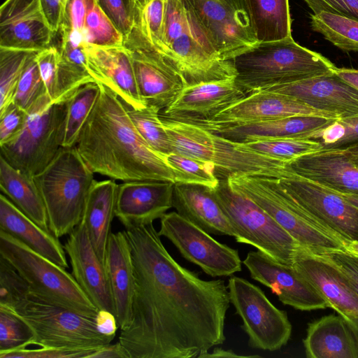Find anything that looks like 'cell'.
<instances>
[{"instance_id":"obj_57","label":"cell","mask_w":358,"mask_h":358,"mask_svg":"<svg viewBox=\"0 0 358 358\" xmlns=\"http://www.w3.org/2000/svg\"><path fill=\"white\" fill-rule=\"evenodd\" d=\"M89 358H129V356L118 341L114 344H107L93 352Z\"/></svg>"},{"instance_id":"obj_10","label":"cell","mask_w":358,"mask_h":358,"mask_svg":"<svg viewBox=\"0 0 358 358\" xmlns=\"http://www.w3.org/2000/svg\"><path fill=\"white\" fill-rule=\"evenodd\" d=\"M213 192L234 229L238 243L250 245L275 262L292 266L299 244L266 211L233 188L227 178L220 179Z\"/></svg>"},{"instance_id":"obj_53","label":"cell","mask_w":358,"mask_h":358,"mask_svg":"<svg viewBox=\"0 0 358 358\" xmlns=\"http://www.w3.org/2000/svg\"><path fill=\"white\" fill-rule=\"evenodd\" d=\"M88 1L67 0L59 29L77 31L82 35Z\"/></svg>"},{"instance_id":"obj_34","label":"cell","mask_w":358,"mask_h":358,"mask_svg":"<svg viewBox=\"0 0 358 358\" xmlns=\"http://www.w3.org/2000/svg\"><path fill=\"white\" fill-rule=\"evenodd\" d=\"M0 189L17 208L42 229H49L45 206L34 176L11 166L0 157Z\"/></svg>"},{"instance_id":"obj_49","label":"cell","mask_w":358,"mask_h":358,"mask_svg":"<svg viewBox=\"0 0 358 358\" xmlns=\"http://www.w3.org/2000/svg\"><path fill=\"white\" fill-rule=\"evenodd\" d=\"M36 61L46 93L55 102L57 95L58 86V48L50 45L38 52Z\"/></svg>"},{"instance_id":"obj_36","label":"cell","mask_w":358,"mask_h":358,"mask_svg":"<svg viewBox=\"0 0 358 358\" xmlns=\"http://www.w3.org/2000/svg\"><path fill=\"white\" fill-rule=\"evenodd\" d=\"M135 24L150 45L173 65L166 39L167 0H135Z\"/></svg>"},{"instance_id":"obj_45","label":"cell","mask_w":358,"mask_h":358,"mask_svg":"<svg viewBox=\"0 0 358 358\" xmlns=\"http://www.w3.org/2000/svg\"><path fill=\"white\" fill-rule=\"evenodd\" d=\"M38 52L34 51L28 58L13 97V103L26 111L46 92L36 61Z\"/></svg>"},{"instance_id":"obj_24","label":"cell","mask_w":358,"mask_h":358,"mask_svg":"<svg viewBox=\"0 0 358 358\" xmlns=\"http://www.w3.org/2000/svg\"><path fill=\"white\" fill-rule=\"evenodd\" d=\"M89 71L95 82L113 90L128 106H147L139 93L132 59L124 45L97 46L85 43Z\"/></svg>"},{"instance_id":"obj_21","label":"cell","mask_w":358,"mask_h":358,"mask_svg":"<svg viewBox=\"0 0 358 358\" xmlns=\"http://www.w3.org/2000/svg\"><path fill=\"white\" fill-rule=\"evenodd\" d=\"M174 185L159 180L123 182L118 185L115 217L125 229L153 223L173 208Z\"/></svg>"},{"instance_id":"obj_22","label":"cell","mask_w":358,"mask_h":358,"mask_svg":"<svg viewBox=\"0 0 358 358\" xmlns=\"http://www.w3.org/2000/svg\"><path fill=\"white\" fill-rule=\"evenodd\" d=\"M176 118L194 123L236 143L273 138H305L336 120L320 116L297 115L259 122L218 124L194 117Z\"/></svg>"},{"instance_id":"obj_3","label":"cell","mask_w":358,"mask_h":358,"mask_svg":"<svg viewBox=\"0 0 358 358\" xmlns=\"http://www.w3.org/2000/svg\"><path fill=\"white\" fill-rule=\"evenodd\" d=\"M231 61L236 73V82L247 95L329 74L336 68L327 57L301 46L292 37L257 43Z\"/></svg>"},{"instance_id":"obj_62","label":"cell","mask_w":358,"mask_h":358,"mask_svg":"<svg viewBox=\"0 0 358 358\" xmlns=\"http://www.w3.org/2000/svg\"><path fill=\"white\" fill-rule=\"evenodd\" d=\"M337 193V192H336ZM358 209V195L338 193Z\"/></svg>"},{"instance_id":"obj_64","label":"cell","mask_w":358,"mask_h":358,"mask_svg":"<svg viewBox=\"0 0 358 358\" xmlns=\"http://www.w3.org/2000/svg\"><path fill=\"white\" fill-rule=\"evenodd\" d=\"M138 1H140V0H138Z\"/></svg>"},{"instance_id":"obj_35","label":"cell","mask_w":358,"mask_h":358,"mask_svg":"<svg viewBox=\"0 0 358 358\" xmlns=\"http://www.w3.org/2000/svg\"><path fill=\"white\" fill-rule=\"evenodd\" d=\"M258 43L292 36L289 0H243Z\"/></svg>"},{"instance_id":"obj_2","label":"cell","mask_w":358,"mask_h":358,"mask_svg":"<svg viewBox=\"0 0 358 358\" xmlns=\"http://www.w3.org/2000/svg\"><path fill=\"white\" fill-rule=\"evenodd\" d=\"M99 85V99L76 145L90 169L123 182L176 183L173 170L140 134L124 101L110 88Z\"/></svg>"},{"instance_id":"obj_50","label":"cell","mask_w":358,"mask_h":358,"mask_svg":"<svg viewBox=\"0 0 358 358\" xmlns=\"http://www.w3.org/2000/svg\"><path fill=\"white\" fill-rule=\"evenodd\" d=\"M98 348L69 349L44 347L34 350L22 348L0 352V358H89L90 355Z\"/></svg>"},{"instance_id":"obj_28","label":"cell","mask_w":358,"mask_h":358,"mask_svg":"<svg viewBox=\"0 0 358 358\" xmlns=\"http://www.w3.org/2000/svg\"><path fill=\"white\" fill-rule=\"evenodd\" d=\"M104 266L112 294L118 327L124 329L131 317L134 288L131 248L125 230L110 232Z\"/></svg>"},{"instance_id":"obj_44","label":"cell","mask_w":358,"mask_h":358,"mask_svg":"<svg viewBox=\"0 0 358 358\" xmlns=\"http://www.w3.org/2000/svg\"><path fill=\"white\" fill-rule=\"evenodd\" d=\"M36 335L29 324L13 309L0 305V352L34 345Z\"/></svg>"},{"instance_id":"obj_4","label":"cell","mask_w":358,"mask_h":358,"mask_svg":"<svg viewBox=\"0 0 358 358\" xmlns=\"http://www.w3.org/2000/svg\"><path fill=\"white\" fill-rule=\"evenodd\" d=\"M161 118L173 152L213 163L217 177L247 174L282 178L293 173L287 162L248 150L191 122Z\"/></svg>"},{"instance_id":"obj_43","label":"cell","mask_w":358,"mask_h":358,"mask_svg":"<svg viewBox=\"0 0 358 358\" xmlns=\"http://www.w3.org/2000/svg\"><path fill=\"white\" fill-rule=\"evenodd\" d=\"M33 52L0 48V113L13 103L17 83Z\"/></svg>"},{"instance_id":"obj_40","label":"cell","mask_w":358,"mask_h":358,"mask_svg":"<svg viewBox=\"0 0 358 358\" xmlns=\"http://www.w3.org/2000/svg\"><path fill=\"white\" fill-rule=\"evenodd\" d=\"M164 159L175 174L176 183L201 185L213 189L219 182L215 166L211 162L176 152Z\"/></svg>"},{"instance_id":"obj_47","label":"cell","mask_w":358,"mask_h":358,"mask_svg":"<svg viewBox=\"0 0 358 358\" xmlns=\"http://www.w3.org/2000/svg\"><path fill=\"white\" fill-rule=\"evenodd\" d=\"M29 294L27 282L6 259L0 256V305L16 310Z\"/></svg>"},{"instance_id":"obj_56","label":"cell","mask_w":358,"mask_h":358,"mask_svg":"<svg viewBox=\"0 0 358 358\" xmlns=\"http://www.w3.org/2000/svg\"><path fill=\"white\" fill-rule=\"evenodd\" d=\"M96 317L99 331L115 337L118 328L115 315L109 311L99 310Z\"/></svg>"},{"instance_id":"obj_54","label":"cell","mask_w":358,"mask_h":358,"mask_svg":"<svg viewBox=\"0 0 358 358\" xmlns=\"http://www.w3.org/2000/svg\"><path fill=\"white\" fill-rule=\"evenodd\" d=\"M317 255L336 264L345 274L358 294V257L345 250L326 251Z\"/></svg>"},{"instance_id":"obj_14","label":"cell","mask_w":358,"mask_h":358,"mask_svg":"<svg viewBox=\"0 0 358 358\" xmlns=\"http://www.w3.org/2000/svg\"><path fill=\"white\" fill-rule=\"evenodd\" d=\"M225 60L257 43L243 0H185Z\"/></svg>"},{"instance_id":"obj_11","label":"cell","mask_w":358,"mask_h":358,"mask_svg":"<svg viewBox=\"0 0 358 358\" xmlns=\"http://www.w3.org/2000/svg\"><path fill=\"white\" fill-rule=\"evenodd\" d=\"M15 311L31 327L36 335L34 345L40 347L98 348L115 338L99 331L96 316L43 301L31 292Z\"/></svg>"},{"instance_id":"obj_63","label":"cell","mask_w":358,"mask_h":358,"mask_svg":"<svg viewBox=\"0 0 358 358\" xmlns=\"http://www.w3.org/2000/svg\"><path fill=\"white\" fill-rule=\"evenodd\" d=\"M357 341H358V338H357Z\"/></svg>"},{"instance_id":"obj_33","label":"cell","mask_w":358,"mask_h":358,"mask_svg":"<svg viewBox=\"0 0 358 358\" xmlns=\"http://www.w3.org/2000/svg\"><path fill=\"white\" fill-rule=\"evenodd\" d=\"M57 95L55 103L66 101L81 86L95 82L91 76L83 36L73 31L59 29Z\"/></svg>"},{"instance_id":"obj_48","label":"cell","mask_w":358,"mask_h":358,"mask_svg":"<svg viewBox=\"0 0 358 358\" xmlns=\"http://www.w3.org/2000/svg\"><path fill=\"white\" fill-rule=\"evenodd\" d=\"M99 6L124 38L135 25V0H97Z\"/></svg>"},{"instance_id":"obj_9","label":"cell","mask_w":358,"mask_h":358,"mask_svg":"<svg viewBox=\"0 0 358 358\" xmlns=\"http://www.w3.org/2000/svg\"><path fill=\"white\" fill-rule=\"evenodd\" d=\"M66 101L55 103L43 94L27 110L21 129L1 145V156L29 175L43 170L62 147Z\"/></svg>"},{"instance_id":"obj_25","label":"cell","mask_w":358,"mask_h":358,"mask_svg":"<svg viewBox=\"0 0 358 358\" xmlns=\"http://www.w3.org/2000/svg\"><path fill=\"white\" fill-rule=\"evenodd\" d=\"M69 257L72 275L99 310L115 315L104 264L99 258L84 224L80 223L69 234L64 245Z\"/></svg>"},{"instance_id":"obj_42","label":"cell","mask_w":358,"mask_h":358,"mask_svg":"<svg viewBox=\"0 0 358 358\" xmlns=\"http://www.w3.org/2000/svg\"><path fill=\"white\" fill-rule=\"evenodd\" d=\"M86 43L97 46L122 45L124 36L103 12L97 0H89L82 33Z\"/></svg>"},{"instance_id":"obj_5","label":"cell","mask_w":358,"mask_h":358,"mask_svg":"<svg viewBox=\"0 0 358 358\" xmlns=\"http://www.w3.org/2000/svg\"><path fill=\"white\" fill-rule=\"evenodd\" d=\"M94 173L73 146L62 147L34 176L45 206L49 229L58 238L80 224Z\"/></svg>"},{"instance_id":"obj_8","label":"cell","mask_w":358,"mask_h":358,"mask_svg":"<svg viewBox=\"0 0 358 358\" xmlns=\"http://www.w3.org/2000/svg\"><path fill=\"white\" fill-rule=\"evenodd\" d=\"M0 256L20 274L41 299L96 317L99 309L66 268L0 230Z\"/></svg>"},{"instance_id":"obj_52","label":"cell","mask_w":358,"mask_h":358,"mask_svg":"<svg viewBox=\"0 0 358 358\" xmlns=\"http://www.w3.org/2000/svg\"><path fill=\"white\" fill-rule=\"evenodd\" d=\"M27 111L12 103L0 113V145L10 139L22 127Z\"/></svg>"},{"instance_id":"obj_59","label":"cell","mask_w":358,"mask_h":358,"mask_svg":"<svg viewBox=\"0 0 358 358\" xmlns=\"http://www.w3.org/2000/svg\"><path fill=\"white\" fill-rule=\"evenodd\" d=\"M259 355H238L234 351L231 350H224L222 348L215 347L213 348L211 352H208L207 353L203 355L201 358H217V357H259Z\"/></svg>"},{"instance_id":"obj_46","label":"cell","mask_w":358,"mask_h":358,"mask_svg":"<svg viewBox=\"0 0 358 358\" xmlns=\"http://www.w3.org/2000/svg\"><path fill=\"white\" fill-rule=\"evenodd\" d=\"M305 138L320 142L322 149L341 148L358 143V116L337 119Z\"/></svg>"},{"instance_id":"obj_7","label":"cell","mask_w":358,"mask_h":358,"mask_svg":"<svg viewBox=\"0 0 358 358\" xmlns=\"http://www.w3.org/2000/svg\"><path fill=\"white\" fill-rule=\"evenodd\" d=\"M226 178L233 188L257 203L311 252L345 250L343 241L300 207L279 178L247 174H234Z\"/></svg>"},{"instance_id":"obj_13","label":"cell","mask_w":358,"mask_h":358,"mask_svg":"<svg viewBox=\"0 0 358 358\" xmlns=\"http://www.w3.org/2000/svg\"><path fill=\"white\" fill-rule=\"evenodd\" d=\"M158 233L169 239L186 260L213 278L233 275L242 269L237 250L218 242L177 212L166 213L160 218Z\"/></svg>"},{"instance_id":"obj_61","label":"cell","mask_w":358,"mask_h":358,"mask_svg":"<svg viewBox=\"0 0 358 358\" xmlns=\"http://www.w3.org/2000/svg\"><path fill=\"white\" fill-rule=\"evenodd\" d=\"M345 251L358 257V241H348L344 244Z\"/></svg>"},{"instance_id":"obj_58","label":"cell","mask_w":358,"mask_h":358,"mask_svg":"<svg viewBox=\"0 0 358 358\" xmlns=\"http://www.w3.org/2000/svg\"><path fill=\"white\" fill-rule=\"evenodd\" d=\"M333 72L346 83L358 90V69L336 66Z\"/></svg>"},{"instance_id":"obj_27","label":"cell","mask_w":358,"mask_h":358,"mask_svg":"<svg viewBox=\"0 0 358 358\" xmlns=\"http://www.w3.org/2000/svg\"><path fill=\"white\" fill-rule=\"evenodd\" d=\"M246 95L235 78L187 85L161 116L208 119Z\"/></svg>"},{"instance_id":"obj_32","label":"cell","mask_w":358,"mask_h":358,"mask_svg":"<svg viewBox=\"0 0 358 358\" xmlns=\"http://www.w3.org/2000/svg\"><path fill=\"white\" fill-rule=\"evenodd\" d=\"M118 185L113 179L94 180L80 223L84 224L99 258L104 264L111 224L115 216Z\"/></svg>"},{"instance_id":"obj_26","label":"cell","mask_w":358,"mask_h":358,"mask_svg":"<svg viewBox=\"0 0 358 358\" xmlns=\"http://www.w3.org/2000/svg\"><path fill=\"white\" fill-rule=\"evenodd\" d=\"M289 166L294 174L331 191L358 195V166L339 149L322 148L291 161Z\"/></svg>"},{"instance_id":"obj_31","label":"cell","mask_w":358,"mask_h":358,"mask_svg":"<svg viewBox=\"0 0 358 358\" xmlns=\"http://www.w3.org/2000/svg\"><path fill=\"white\" fill-rule=\"evenodd\" d=\"M0 230L62 267L69 268L66 251L58 238L42 229L3 194L0 195Z\"/></svg>"},{"instance_id":"obj_6","label":"cell","mask_w":358,"mask_h":358,"mask_svg":"<svg viewBox=\"0 0 358 358\" xmlns=\"http://www.w3.org/2000/svg\"><path fill=\"white\" fill-rule=\"evenodd\" d=\"M166 39L172 64L187 85L236 78L185 0H167Z\"/></svg>"},{"instance_id":"obj_39","label":"cell","mask_w":358,"mask_h":358,"mask_svg":"<svg viewBox=\"0 0 358 358\" xmlns=\"http://www.w3.org/2000/svg\"><path fill=\"white\" fill-rule=\"evenodd\" d=\"M125 105L135 127L150 148L163 159L172 152L173 148L161 118L160 110L151 106L136 109Z\"/></svg>"},{"instance_id":"obj_12","label":"cell","mask_w":358,"mask_h":358,"mask_svg":"<svg viewBox=\"0 0 358 358\" xmlns=\"http://www.w3.org/2000/svg\"><path fill=\"white\" fill-rule=\"evenodd\" d=\"M227 286L230 303L243 321L251 348L275 351L287 343L292 324L285 311L276 308L260 287L245 278L231 275Z\"/></svg>"},{"instance_id":"obj_1","label":"cell","mask_w":358,"mask_h":358,"mask_svg":"<svg viewBox=\"0 0 358 358\" xmlns=\"http://www.w3.org/2000/svg\"><path fill=\"white\" fill-rule=\"evenodd\" d=\"M134 266L131 317L118 341L129 358H201L226 340L230 299L169 253L153 223L125 229Z\"/></svg>"},{"instance_id":"obj_20","label":"cell","mask_w":358,"mask_h":358,"mask_svg":"<svg viewBox=\"0 0 358 358\" xmlns=\"http://www.w3.org/2000/svg\"><path fill=\"white\" fill-rule=\"evenodd\" d=\"M265 90L289 96L338 119L358 116V90L331 73Z\"/></svg>"},{"instance_id":"obj_16","label":"cell","mask_w":358,"mask_h":358,"mask_svg":"<svg viewBox=\"0 0 358 358\" xmlns=\"http://www.w3.org/2000/svg\"><path fill=\"white\" fill-rule=\"evenodd\" d=\"M279 180L300 207L343 244L358 241V209L342 196L294 173Z\"/></svg>"},{"instance_id":"obj_15","label":"cell","mask_w":358,"mask_h":358,"mask_svg":"<svg viewBox=\"0 0 358 358\" xmlns=\"http://www.w3.org/2000/svg\"><path fill=\"white\" fill-rule=\"evenodd\" d=\"M123 45L130 52L140 95L146 106L166 108L187 85L180 73L148 42L135 24Z\"/></svg>"},{"instance_id":"obj_18","label":"cell","mask_w":358,"mask_h":358,"mask_svg":"<svg viewBox=\"0 0 358 358\" xmlns=\"http://www.w3.org/2000/svg\"><path fill=\"white\" fill-rule=\"evenodd\" d=\"M243 263L250 277L271 289L283 304L304 311L330 308L317 289L292 266L278 263L258 250L249 252Z\"/></svg>"},{"instance_id":"obj_38","label":"cell","mask_w":358,"mask_h":358,"mask_svg":"<svg viewBox=\"0 0 358 358\" xmlns=\"http://www.w3.org/2000/svg\"><path fill=\"white\" fill-rule=\"evenodd\" d=\"M312 29L338 48L358 52V20L331 13L310 16Z\"/></svg>"},{"instance_id":"obj_23","label":"cell","mask_w":358,"mask_h":358,"mask_svg":"<svg viewBox=\"0 0 358 358\" xmlns=\"http://www.w3.org/2000/svg\"><path fill=\"white\" fill-rule=\"evenodd\" d=\"M297 115L338 119L289 96L267 90L250 93L219 110L210 118L199 119L208 122L226 124L265 121Z\"/></svg>"},{"instance_id":"obj_30","label":"cell","mask_w":358,"mask_h":358,"mask_svg":"<svg viewBox=\"0 0 358 358\" xmlns=\"http://www.w3.org/2000/svg\"><path fill=\"white\" fill-rule=\"evenodd\" d=\"M308 358H358V341L340 315H328L308 324L303 340Z\"/></svg>"},{"instance_id":"obj_29","label":"cell","mask_w":358,"mask_h":358,"mask_svg":"<svg viewBox=\"0 0 358 358\" xmlns=\"http://www.w3.org/2000/svg\"><path fill=\"white\" fill-rule=\"evenodd\" d=\"M173 208L180 215L210 234L236 236L212 188L201 185L175 183Z\"/></svg>"},{"instance_id":"obj_51","label":"cell","mask_w":358,"mask_h":358,"mask_svg":"<svg viewBox=\"0 0 358 358\" xmlns=\"http://www.w3.org/2000/svg\"><path fill=\"white\" fill-rule=\"evenodd\" d=\"M317 14L331 13L358 20V0H303Z\"/></svg>"},{"instance_id":"obj_55","label":"cell","mask_w":358,"mask_h":358,"mask_svg":"<svg viewBox=\"0 0 358 358\" xmlns=\"http://www.w3.org/2000/svg\"><path fill=\"white\" fill-rule=\"evenodd\" d=\"M43 15L52 31L59 30L67 0H39Z\"/></svg>"},{"instance_id":"obj_60","label":"cell","mask_w":358,"mask_h":358,"mask_svg":"<svg viewBox=\"0 0 358 358\" xmlns=\"http://www.w3.org/2000/svg\"><path fill=\"white\" fill-rule=\"evenodd\" d=\"M338 149L342 150L356 165L358 166V143Z\"/></svg>"},{"instance_id":"obj_37","label":"cell","mask_w":358,"mask_h":358,"mask_svg":"<svg viewBox=\"0 0 358 358\" xmlns=\"http://www.w3.org/2000/svg\"><path fill=\"white\" fill-rule=\"evenodd\" d=\"M100 94L96 82L79 87L66 101L62 147L76 146L83 129L90 116Z\"/></svg>"},{"instance_id":"obj_19","label":"cell","mask_w":358,"mask_h":358,"mask_svg":"<svg viewBox=\"0 0 358 358\" xmlns=\"http://www.w3.org/2000/svg\"><path fill=\"white\" fill-rule=\"evenodd\" d=\"M50 29L39 0H6L0 8V48L41 51L50 46Z\"/></svg>"},{"instance_id":"obj_17","label":"cell","mask_w":358,"mask_h":358,"mask_svg":"<svg viewBox=\"0 0 358 358\" xmlns=\"http://www.w3.org/2000/svg\"><path fill=\"white\" fill-rule=\"evenodd\" d=\"M292 266L307 279L358 336V294L345 274L324 257L298 245Z\"/></svg>"},{"instance_id":"obj_41","label":"cell","mask_w":358,"mask_h":358,"mask_svg":"<svg viewBox=\"0 0 358 358\" xmlns=\"http://www.w3.org/2000/svg\"><path fill=\"white\" fill-rule=\"evenodd\" d=\"M240 143L259 154L287 162L322 149L320 142L310 138H273Z\"/></svg>"}]
</instances>
